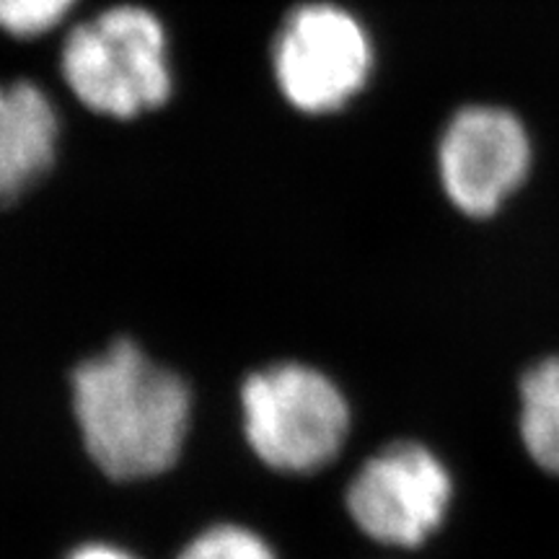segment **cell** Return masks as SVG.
Masks as SVG:
<instances>
[{
	"label": "cell",
	"instance_id": "cell-8",
	"mask_svg": "<svg viewBox=\"0 0 559 559\" xmlns=\"http://www.w3.org/2000/svg\"><path fill=\"white\" fill-rule=\"evenodd\" d=\"M521 438L528 456L559 477V355L536 362L523 376Z\"/></svg>",
	"mask_w": 559,
	"mask_h": 559
},
{
	"label": "cell",
	"instance_id": "cell-10",
	"mask_svg": "<svg viewBox=\"0 0 559 559\" xmlns=\"http://www.w3.org/2000/svg\"><path fill=\"white\" fill-rule=\"evenodd\" d=\"M177 559H277L257 531L241 523H215L181 547Z\"/></svg>",
	"mask_w": 559,
	"mask_h": 559
},
{
	"label": "cell",
	"instance_id": "cell-6",
	"mask_svg": "<svg viewBox=\"0 0 559 559\" xmlns=\"http://www.w3.org/2000/svg\"><path fill=\"white\" fill-rule=\"evenodd\" d=\"M440 179L453 205L474 218L492 215L528 171V138L506 109L469 107L440 140Z\"/></svg>",
	"mask_w": 559,
	"mask_h": 559
},
{
	"label": "cell",
	"instance_id": "cell-7",
	"mask_svg": "<svg viewBox=\"0 0 559 559\" xmlns=\"http://www.w3.org/2000/svg\"><path fill=\"white\" fill-rule=\"evenodd\" d=\"M66 117L47 86L29 75L0 79V207H11L58 169Z\"/></svg>",
	"mask_w": 559,
	"mask_h": 559
},
{
	"label": "cell",
	"instance_id": "cell-9",
	"mask_svg": "<svg viewBox=\"0 0 559 559\" xmlns=\"http://www.w3.org/2000/svg\"><path fill=\"white\" fill-rule=\"evenodd\" d=\"M86 0H0V37L39 41L58 32Z\"/></svg>",
	"mask_w": 559,
	"mask_h": 559
},
{
	"label": "cell",
	"instance_id": "cell-5",
	"mask_svg": "<svg viewBox=\"0 0 559 559\" xmlns=\"http://www.w3.org/2000/svg\"><path fill=\"white\" fill-rule=\"evenodd\" d=\"M451 495L443 461L425 445L400 440L355 472L345 489V508L368 539L412 549L436 534Z\"/></svg>",
	"mask_w": 559,
	"mask_h": 559
},
{
	"label": "cell",
	"instance_id": "cell-1",
	"mask_svg": "<svg viewBox=\"0 0 559 559\" xmlns=\"http://www.w3.org/2000/svg\"><path fill=\"white\" fill-rule=\"evenodd\" d=\"M70 412L91 464L111 481L171 472L185 451L192 391L130 337L70 368Z\"/></svg>",
	"mask_w": 559,
	"mask_h": 559
},
{
	"label": "cell",
	"instance_id": "cell-3",
	"mask_svg": "<svg viewBox=\"0 0 559 559\" xmlns=\"http://www.w3.org/2000/svg\"><path fill=\"white\" fill-rule=\"evenodd\" d=\"M249 451L272 472L313 474L330 466L349 436V404L324 370L280 360L251 370L239 386Z\"/></svg>",
	"mask_w": 559,
	"mask_h": 559
},
{
	"label": "cell",
	"instance_id": "cell-2",
	"mask_svg": "<svg viewBox=\"0 0 559 559\" xmlns=\"http://www.w3.org/2000/svg\"><path fill=\"white\" fill-rule=\"evenodd\" d=\"M55 68L75 107L102 122H140L177 96L171 26L143 0H109L75 21Z\"/></svg>",
	"mask_w": 559,
	"mask_h": 559
},
{
	"label": "cell",
	"instance_id": "cell-4",
	"mask_svg": "<svg viewBox=\"0 0 559 559\" xmlns=\"http://www.w3.org/2000/svg\"><path fill=\"white\" fill-rule=\"evenodd\" d=\"M280 102L306 120L337 115L368 86L373 41L353 11L334 0H298L280 19L267 47Z\"/></svg>",
	"mask_w": 559,
	"mask_h": 559
},
{
	"label": "cell",
	"instance_id": "cell-11",
	"mask_svg": "<svg viewBox=\"0 0 559 559\" xmlns=\"http://www.w3.org/2000/svg\"><path fill=\"white\" fill-rule=\"evenodd\" d=\"M66 559H135L128 551L115 547V544H104V542H86L81 547H75L73 551H68Z\"/></svg>",
	"mask_w": 559,
	"mask_h": 559
}]
</instances>
